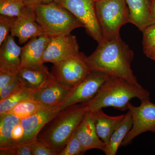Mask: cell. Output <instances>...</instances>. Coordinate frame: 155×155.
I'll return each instance as SVG.
<instances>
[{
  "label": "cell",
  "mask_w": 155,
  "mask_h": 155,
  "mask_svg": "<svg viewBox=\"0 0 155 155\" xmlns=\"http://www.w3.org/2000/svg\"><path fill=\"white\" fill-rule=\"evenodd\" d=\"M133 59V51L120 35L109 39H104L94 51L87 57L91 71L121 78L134 85L141 86L131 68Z\"/></svg>",
  "instance_id": "1"
},
{
  "label": "cell",
  "mask_w": 155,
  "mask_h": 155,
  "mask_svg": "<svg viewBox=\"0 0 155 155\" xmlns=\"http://www.w3.org/2000/svg\"><path fill=\"white\" fill-rule=\"evenodd\" d=\"M86 102L69 106L61 110L43 127L37 139L58 154L64 150L87 112Z\"/></svg>",
  "instance_id": "2"
},
{
  "label": "cell",
  "mask_w": 155,
  "mask_h": 155,
  "mask_svg": "<svg viewBox=\"0 0 155 155\" xmlns=\"http://www.w3.org/2000/svg\"><path fill=\"white\" fill-rule=\"evenodd\" d=\"M150 93L142 86H137L121 78L110 76L99 91L89 101L86 102L87 110L95 112L112 107L120 110H128L130 100L137 98L140 101L150 99Z\"/></svg>",
  "instance_id": "3"
},
{
  "label": "cell",
  "mask_w": 155,
  "mask_h": 155,
  "mask_svg": "<svg viewBox=\"0 0 155 155\" xmlns=\"http://www.w3.org/2000/svg\"><path fill=\"white\" fill-rule=\"evenodd\" d=\"M33 7L36 22L45 34L51 37L70 34L76 28L84 27L74 15L58 3H41Z\"/></svg>",
  "instance_id": "4"
},
{
  "label": "cell",
  "mask_w": 155,
  "mask_h": 155,
  "mask_svg": "<svg viewBox=\"0 0 155 155\" xmlns=\"http://www.w3.org/2000/svg\"><path fill=\"white\" fill-rule=\"evenodd\" d=\"M95 8L104 39L119 36L121 27L128 22L125 0H99L95 2Z\"/></svg>",
  "instance_id": "5"
},
{
  "label": "cell",
  "mask_w": 155,
  "mask_h": 155,
  "mask_svg": "<svg viewBox=\"0 0 155 155\" xmlns=\"http://www.w3.org/2000/svg\"><path fill=\"white\" fill-rule=\"evenodd\" d=\"M91 70L87 57L82 52L54 64L51 73L56 81L69 87L76 86Z\"/></svg>",
  "instance_id": "6"
},
{
  "label": "cell",
  "mask_w": 155,
  "mask_h": 155,
  "mask_svg": "<svg viewBox=\"0 0 155 155\" xmlns=\"http://www.w3.org/2000/svg\"><path fill=\"white\" fill-rule=\"evenodd\" d=\"M94 0H62L59 3L75 16L87 34L100 43L104 36L97 18Z\"/></svg>",
  "instance_id": "7"
},
{
  "label": "cell",
  "mask_w": 155,
  "mask_h": 155,
  "mask_svg": "<svg viewBox=\"0 0 155 155\" xmlns=\"http://www.w3.org/2000/svg\"><path fill=\"white\" fill-rule=\"evenodd\" d=\"M128 107L133 124L121 147L127 146L141 134L147 131L155 132V104L151 102L150 99H146L141 101L138 107H135L130 102Z\"/></svg>",
  "instance_id": "8"
},
{
  "label": "cell",
  "mask_w": 155,
  "mask_h": 155,
  "mask_svg": "<svg viewBox=\"0 0 155 155\" xmlns=\"http://www.w3.org/2000/svg\"><path fill=\"white\" fill-rule=\"evenodd\" d=\"M109 77L110 75L103 72L91 71L82 81L72 87L61 104L62 110L72 105L90 101Z\"/></svg>",
  "instance_id": "9"
},
{
  "label": "cell",
  "mask_w": 155,
  "mask_h": 155,
  "mask_svg": "<svg viewBox=\"0 0 155 155\" xmlns=\"http://www.w3.org/2000/svg\"><path fill=\"white\" fill-rule=\"evenodd\" d=\"M79 48L75 35L68 34L53 37L44 54L43 62L55 64L77 54L80 52Z\"/></svg>",
  "instance_id": "10"
},
{
  "label": "cell",
  "mask_w": 155,
  "mask_h": 155,
  "mask_svg": "<svg viewBox=\"0 0 155 155\" xmlns=\"http://www.w3.org/2000/svg\"><path fill=\"white\" fill-rule=\"evenodd\" d=\"M44 34L41 26L36 22L33 7L26 6L22 15L14 18L11 35L17 37L20 44Z\"/></svg>",
  "instance_id": "11"
},
{
  "label": "cell",
  "mask_w": 155,
  "mask_h": 155,
  "mask_svg": "<svg viewBox=\"0 0 155 155\" xmlns=\"http://www.w3.org/2000/svg\"><path fill=\"white\" fill-rule=\"evenodd\" d=\"M61 110V104L51 107H41L32 116L21 120L24 129V135L18 144L26 143L36 139L43 127Z\"/></svg>",
  "instance_id": "12"
},
{
  "label": "cell",
  "mask_w": 155,
  "mask_h": 155,
  "mask_svg": "<svg viewBox=\"0 0 155 155\" xmlns=\"http://www.w3.org/2000/svg\"><path fill=\"white\" fill-rule=\"evenodd\" d=\"M51 37L44 34L30 39L22 48L21 68L31 69H41L43 57Z\"/></svg>",
  "instance_id": "13"
},
{
  "label": "cell",
  "mask_w": 155,
  "mask_h": 155,
  "mask_svg": "<svg viewBox=\"0 0 155 155\" xmlns=\"http://www.w3.org/2000/svg\"><path fill=\"white\" fill-rule=\"evenodd\" d=\"M75 132L81 145L82 155L87 150L94 149L101 150L104 152L106 144L97 134L92 112L87 111Z\"/></svg>",
  "instance_id": "14"
},
{
  "label": "cell",
  "mask_w": 155,
  "mask_h": 155,
  "mask_svg": "<svg viewBox=\"0 0 155 155\" xmlns=\"http://www.w3.org/2000/svg\"><path fill=\"white\" fill-rule=\"evenodd\" d=\"M17 76L24 89L30 92L40 90L56 81L45 65L39 69L21 68Z\"/></svg>",
  "instance_id": "15"
},
{
  "label": "cell",
  "mask_w": 155,
  "mask_h": 155,
  "mask_svg": "<svg viewBox=\"0 0 155 155\" xmlns=\"http://www.w3.org/2000/svg\"><path fill=\"white\" fill-rule=\"evenodd\" d=\"M22 48L16 43L14 37L9 35L1 45L0 71L15 75L21 67Z\"/></svg>",
  "instance_id": "16"
},
{
  "label": "cell",
  "mask_w": 155,
  "mask_h": 155,
  "mask_svg": "<svg viewBox=\"0 0 155 155\" xmlns=\"http://www.w3.org/2000/svg\"><path fill=\"white\" fill-rule=\"evenodd\" d=\"M128 9V22L136 25L142 32L155 23L152 10V0H125Z\"/></svg>",
  "instance_id": "17"
},
{
  "label": "cell",
  "mask_w": 155,
  "mask_h": 155,
  "mask_svg": "<svg viewBox=\"0 0 155 155\" xmlns=\"http://www.w3.org/2000/svg\"><path fill=\"white\" fill-rule=\"evenodd\" d=\"M72 88L56 80L40 90L31 92V98L37 102L41 107L61 105Z\"/></svg>",
  "instance_id": "18"
},
{
  "label": "cell",
  "mask_w": 155,
  "mask_h": 155,
  "mask_svg": "<svg viewBox=\"0 0 155 155\" xmlns=\"http://www.w3.org/2000/svg\"><path fill=\"white\" fill-rule=\"evenodd\" d=\"M92 113L94 116L95 127L97 134L107 144L114 130L124 119L125 115L108 116L104 113L102 109Z\"/></svg>",
  "instance_id": "19"
},
{
  "label": "cell",
  "mask_w": 155,
  "mask_h": 155,
  "mask_svg": "<svg viewBox=\"0 0 155 155\" xmlns=\"http://www.w3.org/2000/svg\"><path fill=\"white\" fill-rule=\"evenodd\" d=\"M132 116L130 111L128 110L122 122L114 130L109 142L106 144L104 151L106 155L116 154L122 141L132 127Z\"/></svg>",
  "instance_id": "20"
},
{
  "label": "cell",
  "mask_w": 155,
  "mask_h": 155,
  "mask_svg": "<svg viewBox=\"0 0 155 155\" xmlns=\"http://www.w3.org/2000/svg\"><path fill=\"white\" fill-rule=\"evenodd\" d=\"M21 119L13 114L6 113L0 115V149L14 146L12 139L13 128Z\"/></svg>",
  "instance_id": "21"
},
{
  "label": "cell",
  "mask_w": 155,
  "mask_h": 155,
  "mask_svg": "<svg viewBox=\"0 0 155 155\" xmlns=\"http://www.w3.org/2000/svg\"><path fill=\"white\" fill-rule=\"evenodd\" d=\"M41 106L31 98L22 100L7 113L13 114L22 120L30 117L38 110Z\"/></svg>",
  "instance_id": "22"
},
{
  "label": "cell",
  "mask_w": 155,
  "mask_h": 155,
  "mask_svg": "<svg viewBox=\"0 0 155 155\" xmlns=\"http://www.w3.org/2000/svg\"><path fill=\"white\" fill-rule=\"evenodd\" d=\"M26 6L22 0H0V14L17 17L22 15Z\"/></svg>",
  "instance_id": "23"
},
{
  "label": "cell",
  "mask_w": 155,
  "mask_h": 155,
  "mask_svg": "<svg viewBox=\"0 0 155 155\" xmlns=\"http://www.w3.org/2000/svg\"><path fill=\"white\" fill-rule=\"evenodd\" d=\"M31 92L23 90L0 101V115L8 113L22 100L31 98Z\"/></svg>",
  "instance_id": "24"
},
{
  "label": "cell",
  "mask_w": 155,
  "mask_h": 155,
  "mask_svg": "<svg viewBox=\"0 0 155 155\" xmlns=\"http://www.w3.org/2000/svg\"><path fill=\"white\" fill-rule=\"evenodd\" d=\"M1 155H32L30 142L0 149Z\"/></svg>",
  "instance_id": "25"
},
{
  "label": "cell",
  "mask_w": 155,
  "mask_h": 155,
  "mask_svg": "<svg viewBox=\"0 0 155 155\" xmlns=\"http://www.w3.org/2000/svg\"><path fill=\"white\" fill-rule=\"evenodd\" d=\"M82 155L81 147L75 131L67 142L64 150L59 155Z\"/></svg>",
  "instance_id": "26"
},
{
  "label": "cell",
  "mask_w": 155,
  "mask_h": 155,
  "mask_svg": "<svg viewBox=\"0 0 155 155\" xmlns=\"http://www.w3.org/2000/svg\"><path fill=\"white\" fill-rule=\"evenodd\" d=\"M142 32V44L145 53L155 48V23L147 27Z\"/></svg>",
  "instance_id": "27"
},
{
  "label": "cell",
  "mask_w": 155,
  "mask_h": 155,
  "mask_svg": "<svg viewBox=\"0 0 155 155\" xmlns=\"http://www.w3.org/2000/svg\"><path fill=\"white\" fill-rule=\"evenodd\" d=\"M30 143L32 155H58L52 149L37 139Z\"/></svg>",
  "instance_id": "28"
},
{
  "label": "cell",
  "mask_w": 155,
  "mask_h": 155,
  "mask_svg": "<svg viewBox=\"0 0 155 155\" xmlns=\"http://www.w3.org/2000/svg\"><path fill=\"white\" fill-rule=\"evenodd\" d=\"M23 90H24V88L18 79L17 74L14 80L0 90V101L5 98L11 94Z\"/></svg>",
  "instance_id": "29"
},
{
  "label": "cell",
  "mask_w": 155,
  "mask_h": 155,
  "mask_svg": "<svg viewBox=\"0 0 155 155\" xmlns=\"http://www.w3.org/2000/svg\"><path fill=\"white\" fill-rule=\"evenodd\" d=\"M15 18L0 15V46L9 35Z\"/></svg>",
  "instance_id": "30"
},
{
  "label": "cell",
  "mask_w": 155,
  "mask_h": 155,
  "mask_svg": "<svg viewBox=\"0 0 155 155\" xmlns=\"http://www.w3.org/2000/svg\"><path fill=\"white\" fill-rule=\"evenodd\" d=\"M24 135V129L21 121L13 128L12 132V139L16 144H18Z\"/></svg>",
  "instance_id": "31"
},
{
  "label": "cell",
  "mask_w": 155,
  "mask_h": 155,
  "mask_svg": "<svg viewBox=\"0 0 155 155\" xmlns=\"http://www.w3.org/2000/svg\"><path fill=\"white\" fill-rule=\"evenodd\" d=\"M17 74L11 75L7 72L0 71V90L14 80Z\"/></svg>",
  "instance_id": "32"
},
{
  "label": "cell",
  "mask_w": 155,
  "mask_h": 155,
  "mask_svg": "<svg viewBox=\"0 0 155 155\" xmlns=\"http://www.w3.org/2000/svg\"><path fill=\"white\" fill-rule=\"evenodd\" d=\"M26 5L28 6H33L41 4L42 0H22Z\"/></svg>",
  "instance_id": "33"
},
{
  "label": "cell",
  "mask_w": 155,
  "mask_h": 155,
  "mask_svg": "<svg viewBox=\"0 0 155 155\" xmlns=\"http://www.w3.org/2000/svg\"><path fill=\"white\" fill-rule=\"evenodd\" d=\"M147 57L155 61V48L149 50L144 53Z\"/></svg>",
  "instance_id": "34"
},
{
  "label": "cell",
  "mask_w": 155,
  "mask_h": 155,
  "mask_svg": "<svg viewBox=\"0 0 155 155\" xmlns=\"http://www.w3.org/2000/svg\"><path fill=\"white\" fill-rule=\"evenodd\" d=\"M62 1V0H42V3H43V4H48V3L54 2L59 4V3L61 2Z\"/></svg>",
  "instance_id": "35"
},
{
  "label": "cell",
  "mask_w": 155,
  "mask_h": 155,
  "mask_svg": "<svg viewBox=\"0 0 155 155\" xmlns=\"http://www.w3.org/2000/svg\"><path fill=\"white\" fill-rule=\"evenodd\" d=\"M152 10L153 14L155 18V0H152Z\"/></svg>",
  "instance_id": "36"
},
{
  "label": "cell",
  "mask_w": 155,
  "mask_h": 155,
  "mask_svg": "<svg viewBox=\"0 0 155 155\" xmlns=\"http://www.w3.org/2000/svg\"><path fill=\"white\" fill-rule=\"evenodd\" d=\"M95 2H96V1H99V0H94Z\"/></svg>",
  "instance_id": "37"
}]
</instances>
